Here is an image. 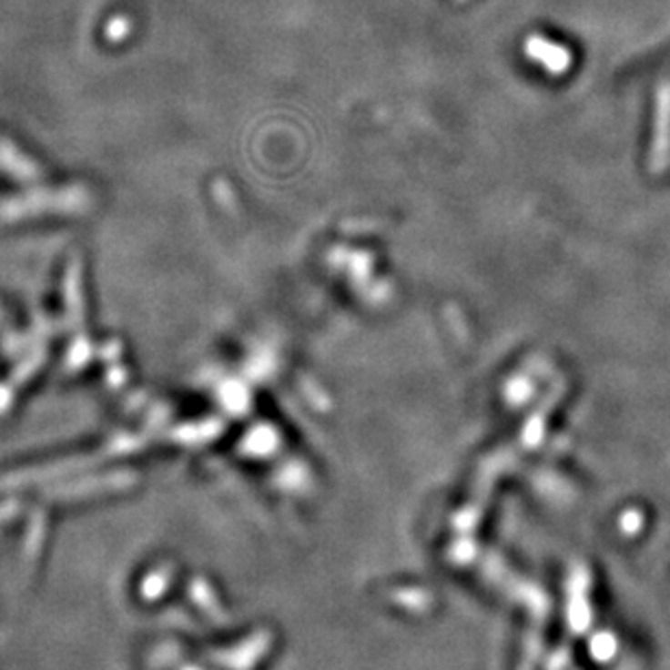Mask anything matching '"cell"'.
Segmentation results:
<instances>
[{
  "label": "cell",
  "mask_w": 670,
  "mask_h": 670,
  "mask_svg": "<svg viewBox=\"0 0 670 670\" xmlns=\"http://www.w3.org/2000/svg\"><path fill=\"white\" fill-rule=\"evenodd\" d=\"M527 53L532 55L533 59L543 61L546 68L553 72H562L568 66V53L555 44L540 40V37H532L527 42Z\"/></svg>",
  "instance_id": "2"
},
{
  "label": "cell",
  "mask_w": 670,
  "mask_h": 670,
  "mask_svg": "<svg viewBox=\"0 0 670 670\" xmlns=\"http://www.w3.org/2000/svg\"><path fill=\"white\" fill-rule=\"evenodd\" d=\"M0 170L9 172L15 178H22V181H29V178L40 175L37 166L26 155H22L14 144L5 142V139H0Z\"/></svg>",
  "instance_id": "1"
}]
</instances>
